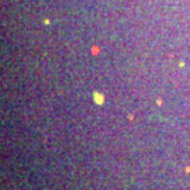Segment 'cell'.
<instances>
[{"instance_id":"cell-1","label":"cell","mask_w":190,"mask_h":190,"mask_svg":"<svg viewBox=\"0 0 190 190\" xmlns=\"http://www.w3.org/2000/svg\"><path fill=\"white\" fill-rule=\"evenodd\" d=\"M94 97H97V103H101V97L99 94H94Z\"/></svg>"}]
</instances>
